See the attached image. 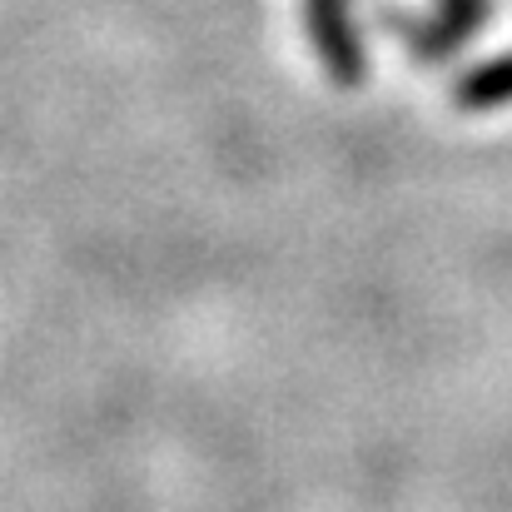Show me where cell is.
<instances>
[{"label":"cell","mask_w":512,"mask_h":512,"mask_svg":"<svg viewBox=\"0 0 512 512\" xmlns=\"http://www.w3.org/2000/svg\"><path fill=\"white\" fill-rule=\"evenodd\" d=\"M309 35H314V45L329 60V70H334L339 85L363 80V50H358V35L348 30L343 0H309Z\"/></svg>","instance_id":"cell-1"}]
</instances>
